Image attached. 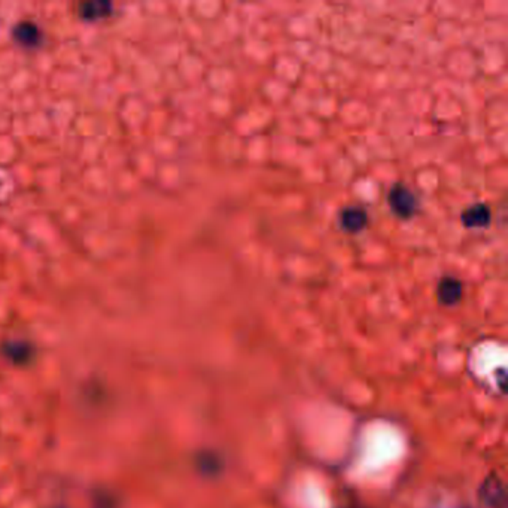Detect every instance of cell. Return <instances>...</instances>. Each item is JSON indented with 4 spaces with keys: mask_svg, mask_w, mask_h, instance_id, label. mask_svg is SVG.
Listing matches in <instances>:
<instances>
[{
    "mask_svg": "<svg viewBox=\"0 0 508 508\" xmlns=\"http://www.w3.org/2000/svg\"><path fill=\"white\" fill-rule=\"evenodd\" d=\"M387 205L399 219H410L418 210V198L404 183H395L387 193Z\"/></svg>",
    "mask_w": 508,
    "mask_h": 508,
    "instance_id": "obj_1",
    "label": "cell"
},
{
    "mask_svg": "<svg viewBox=\"0 0 508 508\" xmlns=\"http://www.w3.org/2000/svg\"><path fill=\"white\" fill-rule=\"evenodd\" d=\"M340 229L347 234H358L364 231L368 225V213L361 206H346L339 213Z\"/></svg>",
    "mask_w": 508,
    "mask_h": 508,
    "instance_id": "obj_2",
    "label": "cell"
},
{
    "mask_svg": "<svg viewBox=\"0 0 508 508\" xmlns=\"http://www.w3.org/2000/svg\"><path fill=\"white\" fill-rule=\"evenodd\" d=\"M464 297V285L458 277L454 276H445L440 279V282L437 285V298L438 301L452 307L456 306Z\"/></svg>",
    "mask_w": 508,
    "mask_h": 508,
    "instance_id": "obj_3",
    "label": "cell"
},
{
    "mask_svg": "<svg viewBox=\"0 0 508 508\" xmlns=\"http://www.w3.org/2000/svg\"><path fill=\"white\" fill-rule=\"evenodd\" d=\"M461 221L465 229H473V230L488 229L492 221V210L485 203L471 205L470 207H466L462 212Z\"/></svg>",
    "mask_w": 508,
    "mask_h": 508,
    "instance_id": "obj_4",
    "label": "cell"
},
{
    "mask_svg": "<svg viewBox=\"0 0 508 508\" xmlns=\"http://www.w3.org/2000/svg\"><path fill=\"white\" fill-rule=\"evenodd\" d=\"M12 37L14 41L25 48H35L39 47L42 42L44 35L39 25L33 21H20L12 29Z\"/></svg>",
    "mask_w": 508,
    "mask_h": 508,
    "instance_id": "obj_5",
    "label": "cell"
},
{
    "mask_svg": "<svg viewBox=\"0 0 508 508\" xmlns=\"http://www.w3.org/2000/svg\"><path fill=\"white\" fill-rule=\"evenodd\" d=\"M480 498L490 508H504L505 492L498 477H490L485 481L480 492Z\"/></svg>",
    "mask_w": 508,
    "mask_h": 508,
    "instance_id": "obj_6",
    "label": "cell"
},
{
    "mask_svg": "<svg viewBox=\"0 0 508 508\" xmlns=\"http://www.w3.org/2000/svg\"><path fill=\"white\" fill-rule=\"evenodd\" d=\"M2 352L6 356V359H9L11 363H14L17 365L28 364L35 355L32 344H29L28 341H18V340L6 341L2 347Z\"/></svg>",
    "mask_w": 508,
    "mask_h": 508,
    "instance_id": "obj_7",
    "label": "cell"
},
{
    "mask_svg": "<svg viewBox=\"0 0 508 508\" xmlns=\"http://www.w3.org/2000/svg\"><path fill=\"white\" fill-rule=\"evenodd\" d=\"M111 14V4L104 0H88L79 5V16L84 20H100Z\"/></svg>",
    "mask_w": 508,
    "mask_h": 508,
    "instance_id": "obj_8",
    "label": "cell"
},
{
    "mask_svg": "<svg viewBox=\"0 0 508 508\" xmlns=\"http://www.w3.org/2000/svg\"><path fill=\"white\" fill-rule=\"evenodd\" d=\"M95 508H116V504L111 495L104 493V495H99V497H96Z\"/></svg>",
    "mask_w": 508,
    "mask_h": 508,
    "instance_id": "obj_9",
    "label": "cell"
},
{
    "mask_svg": "<svg viewBox=\"0 0 508 508\" xmlns=\"http://www.w3.org/2000/svg\"><path fill=\"white\" fill-rule=\"evenodd\" d=\"M61 508H63V507H61Z\"/></svg>",
    "mask_w": 508,
    "mask_h": 508,
    "instance_id": "obj_10",
    "label": "cell"
}]
</instances>
